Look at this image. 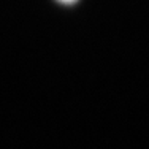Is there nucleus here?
<instances>
[{
  "label": "nucleus",
  "mask_w": 149,
  "mask_h": 149,
  "mask_svg": "<svg viewBox=\"0 0 149 149\" xmlns=\"http://www.w3.org/2000/svg\"><path fill=\"white\" fill-rule=\"evenodd\" d=\"M60 3H63V5H72V3H74L76 0H59Z\"/></svg>",
  "instance_id": "1"
}]
</instances>
